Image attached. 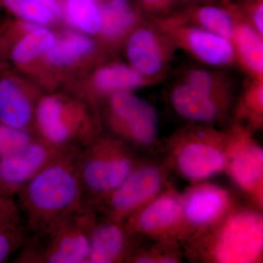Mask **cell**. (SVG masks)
Instances as JSON below:
<instances>
[{"mask_svg":"<svg viewBox=\"0 0 263 263\" xmlns=\"http://www.w3.org/2000/svg\"><path fill=\"white\" fill-rule=\"evenodd\" d=\"M43 2L53 17L59 16L60 15L61 9L57 0H43Z\"/></svg>","mask_w":263,"mask_h":263,"instance_id":"obj_32","label":"cell"},{"mask_svg":"<svg viewBox=\"0 0 263 263\" xmlns=\"http://www.w3.org/2000/svg\"><path fill=\"white\" fill-rule=\"evenodd\" d=\"M176 49L172 41L150 19L140 24L127 37V56L131 67L157 82L167 72Z\"/></svg>","mask_w":263,"mask_h":263,"instance_id":"obj_4","label":"cell"},{"mask_svg":"<svg viewBox=\"0 0 263 263\" xmlns=\"http://www.w3.org/2000/svg\"><path fill=\"white\" fill-rule=\"evenodd\" d=\"M93 223L89 214L80 211L62 221L46 235L49 243L41 252V262H86Z\"/></svg>","mask_w":263,"mask_h":263,"instance_id":"obj_8","label":"cell"},{"mask_svg":"<svg viewBox=\"0 0 263 263\" xmlns=\"http://www.w3.org/2000/svg\"><path fill=\"white\" fill-rule=\"evenodd\" d=\"M231 1L243 18L263 36V0H240L239 3Z\"/></svg>","mask_w":263,"mask_h":263,"instance_id":"obj_29","label":"cell"},{"mask_svg":"<svg viewBox=\"0 0 263 263\" xmlns=\"http://www.w3.org/2000/svg\"><path fill=\"white\" fill-rule=\"evenodd\" d=\"M7 8L33 23L46 24L53 18L43 0H1Z\"/></svg>","mask_w":263,"mask_h":263,"instance_id":"obj_25","label":"cell"},{"mask_svg":"<svg viewBox=\"0 0 263 263\" xmlns=\"http://www.w3.org/2000/svg\"><path fill=\"white\" fill-rule=\"evenodd\" d=\"M162 180V173L153 166L133 169L127 179L108 195L110 212L120 217L136 210L157 195Z\"/></svg>","mask_w":263,"mask_h":263,"instance_id":"obj_9","label":"cell"},{"mask_svg":"<svg viewBox=\"0 0 263 263\" xmlns=\"http://www.w3.org/2000/svg\"><path fill=\"white\" fill-rule=\"evenodd\" d=\"M182 82L219 100L231 101L233 98L234 84L230 77L219 71L190 69L183 75Z\"/></svg>","mask_w":263,"mask_h":263,"instance_id":"obj_21","label":"cell"},{"mask_svg":"<svg viewBox=\"0 0 263 263\" xmlns=\"http://www.w3.org/2000/svg\"><path fill=\"white\" fill-rule=\"evenodd\" d=\"M95 43L89 37L70 33L54 43L47 52V60L53 65L65 66L73 63L94 51Z\"/></svg>","mask_w":263,"mask_h":263,"instance_id":"obj_22","label":"cell"},{"mask_svg":"<svg viewBox=\"0 0 263 263\" xmlns=\"http://www.w3.org/2000/svg\"><path fill=\"white\" fill-rule=\"evenodd\" d=\"M183 206L177 198L162 196L151 202L138 216V226L142 231L155 233L168 229L179 221Z\"/></svg>","mask_w":263,"mask_h":263,"instance_id":"obj_20","label":"cell"},{"mask_svg":"<svg viewBox=\"0 0 263 263\" xmlns=\"http://www.w3.org/2000/svg\"><path fill=\"white\" fill-rule=\"evenodd\" d=\"M141 75L131 66L115 64L105 66L97 71L94 77L95 87L103 93H114L130 91L157 84Z\"/></svg>","mask_w":263,"mask_h":263,"instance_id":"obj_19","label":"cell"},{"mask_svg":"<svg viewBox=\"0 0 263 263\" xmlns=\"http://www.w3.org/2000/svg\"><path fill=\"white\" fill-rule=\"evenodd\" d=\"M187 3L189 5L204 4V3H223L226 0H176Z\"/></svg>","mask_w":263,"mask_h":263,"instance_id":"obj_33","label":"cell"},{"mask_svg":"<svg viewBox=\"0 0 263 263\" xmlns=\"http://www.w3.org/2000/svg\"><path fill=\"white\" fill-rule=\"evenodd\" d=\"M19 222V218L3 217L0 216V228H5L10 224H16Z\"/></svg>","mask_w":263,"mask_h":263,"instance_id":"obj_34","label":"cell"},{"mask_svg":"<svg viewBox=\"0 0 263 263\" xmlns=\"http://www.w3.org/2000/svg\"><path fill=\"white\" fill-rule=\"evenodd\" d=\"M238 147L239 149L235 152L230 162V173L242 188L252 191L262 184V149L256 145L247 144L245 141Z\"/></svg>","mask_w":263,"mask_h":263,"instance_id":"obj_18","label":"cell"},{"mask_svg":"<svg viewBox=\"0 0 263 263\" xmlns=\"http://www.w3.org/2000/svg\"><path fill=\"white\" fill-rule=\"evenodd\" d=\"M79 170L83 190L108 195L127 179L133 163L119 143L100 141L79 153Z\"/></svg>","mask_w":263,"mask_h":263,"instance_id":"obj_3","label":"cell"},{"mask_svg":"<svg viewBox=\"0 0 263 263\" xmlns=\"http://www.w3.org/2000/svg\"><path fill=\"white\" fill-rule=\"evenodd\" d=\"M238 20L231 40L235 50V64H238L250 79L263 80V36L243 18L238 9Z\"/></svg>","mask_w":263,"mask_h":263,"instance_id":"obj_13","label":"cell"},{"mask_svg":"<svg viewBox=\"0 0 263 263\" xmlns=\"http://www.w3.org/2000/svg\"><path fill=\"white\" fill-rule=\"evenodd\" d=\"M100 10V32L110 42H118L124 37H129L132 32L144 22L130 0H107Z\"/></svg>","mask_w":263,"mask_h":263,"instance_id":"obj_14","label":"cell"},{"mask_svg":"<svg viewBox=\"0 0 263 263\" xmlns=\"http://www.w3.org/2000/svg\"><path fill=\"white\" fill-rule=\"evenodd\" d=\"M0 216L18 218V207L11 196L0 193Z\"/></svg>","mask_w":263,"mask_h":263,"instance_id":"obj_31","label":"cell"},{"mask_svg":"<svg viewBox=\"0 0 263 263\" xmlns=\"http://www.w3.org/2000/svg\"><path fill=\"white\" fill-rule=\"evenodd\" d=\"M26 237L25 231L19 222L0 228V263L8 259L24 245Z\"/></svg>","mask_w":263,"mask_h":263,"instance_id":"obj_28","label":"cell"},{"mask_svg":"<svg viewBox=\"0 0 263 263\" xmlns=\"http://www.w3.org/2000/svg\"><path fill=\"white\" fill-rule=\"evenodd\" d=\"M32 141V136L25 129L0 123V158L15 153Z\"/></svg>","mask_w":263,"mask_h":263,"instance_id":"obj_27","label":"cell"},{"mask_svg":"<svg viewBox=\"0 0 263 263\" xmlns=\"http://www.w3.org/2000/svg\"><path fill=\"white\" fill-rule=\"evenodd\" d=\"M125 231L119 224L104 223L92 227L86 262L110 263L119 260L127 245Z\"/></svg>","mask_w":263,"mask_h":263,"instance_id":"obj_15","label":"cell"},{"mask_svg":"<svg viewBox=\"0 0 263 263\" xmlns=\"http://www.w3.org/2000/svg\"><path fill=\"white\" fill-rule=\"evenodd\" d=\"M54 43L53 33L46 29H36L15 45L11 53L12 60L20 65L27 63L47 53Z\"/></svg>","mask_w":263,"mask_h":263,"instance_id":"obj_23","label":"cell"},{"mask_svg":"<svg viewBox=\"0 0 263 263\" xmlns=\"http://www.w3.org/2000/svg\"><path fill=\"white\" fill-rule=\"evenodd\" d=\"M197 130L199 140L183 145L177 157L179 170L186 178L193 180L205 179L220 172L226 164L224 154L205 141L209 130Z\"/></svg>","mask_w":263,"mask_h":263,"instance_id":"obj_10","label":"cell"},{"mask_svg":"<svg viewBox=\"0 0 263 263\" xmlns=\"http://www.w3.org/2000/svg\"><path fill=\"white\" fill-rule=\"evenodd\" d=\"M262 248V217L243 213L226 223L216 242L214 253L219 262H254L260 257Z\"/></svg>","mask_w":263,"mask_h":263,"instance_id":"obj_5","label":"cell"},{"mask_svg":"<svg viewBox=\"0 0 263 263\" xmlns=\"http://www.w3.org/2000/svg\"><path fill=\"white\" fill-rule=\"evenodd\" d=\"M32 117V104L23 90L8 76L0 78V123L23 129Z\"/></svg>","mask_w":263,"mask_h":263,"instance_id":"obj_17","label":"cell"},{"mask_svg":"<svg viewBox=\"0 0 263 263\" xmlns=\"http://www.w3.org/2000/svg\"><path fill=\"white\" fill-rule=\"evenodd\" d=\"M181 20L231 41L234 34L238 11L230 0L223 3L188 5L174 13Z\"/></svg>","mask_w":263,"mask_h":263,"instance_id":"obj_12","label":"cell"},{"mask_svg":"<svg viewBox=\"0 0 263 263\" xmlns=\"http://www.w3.org/2000/svg\"><path fill=\"white\" fill-rule=\"evenodd\" d=\"M171 102L181 117L202 123L219 120L231 103V101L214 98L183 82L174 86L171 92Z\"/></svg>","mask_w":263,"mask_h":263,"instance_id":"obj_11","label":"cell"},{"mask_svg":"<svg viewBox=\"0 0 263 263\" xmlns=\"http://www.w3.org/2000/svg\"><path fill=\"white\" fill-rule=\"evenodd\" d=\"M143 9L151 17L168 14L176 0H139Z\"/></svg>","mask_w":263,"mask_h":263,"instance_id":"obj_30","label":"cell"},{"mask_svg":"<svg viewBox=\"0 0 263 263\" xmlns=\"http://www.w3.org/2000/svg\"><path fill=\"white\" fill-rule=\"evenodd\" d=\"M263 113V80L250 79L243 91L240 115L260 124Z\"/></svg>","mask_w":263,"mask_h":263,"instance_id":"obj_26","label":"cell"},{"mask_svg":"<svg viewBox=\"0 0 263 263\" xmlns=\"http://www.w3.org/2000/svg\"><path fill=\"white\" fill-rule=\"evenodd\" d=\"M228 198L226 192L214 186H204L190 194L183 212L192 223L209 224L226 211Z\"/></svg>","mask_w":263,"mask_h":263,"instance_id":"obj_16","label":"cell"},{"mask_svg":"<svg viewBox=\"0 0 263 263\" xmlns=\"http://www.w3.org/2000/svg\"><path fill=\"white\" fill-rule=\"evenodd\" d=\"M110 121L120 134L142 145L155 141L158 117L155 108L130 91H119L109 101Z\"/></svg>","mask_w":263,"mask_h":263,"instance_id":"obj_6","label":"cell"},{"mask_svg":"<svg viewBox=\"0 0 263 263\" xmlns=\"http://www.w3.org/2000/svg\"><path fill=\"white\" fill-rule=\"evenodd\" d=\"M156 27L181 49L204 65L227 67L235 64L231 41L180 19L175 13L151 17Z\"/></svg>","mask_w":263,"mask_h":263,"instance_id":"obj_2","label":"cell"},{"mask_svg":"<svg viewBox=\"0 0 263 263\" xmlns=\"http://www.w3.org/2000/svg\"><path fill=\"white\" fill-rule=\"evenodd\" d=\"M79 153L66 151L19 191L29 226L41 234L79 212L83 196Z\"/></svg>","mask_w":263,"mask_h":263,"instance_id":"obj_1","label":"cell"},{"mask_svg":"<svg viewBox=\"0 0 263 263\" xmlns=\"http://www.w3.org/2000/svg\"><path fill=\"white\" fill-rule=\"evenodd\" d=\"M68 151V150H67ZM66 151L32 141L15 153L0 158V193L11 196Z\"/></svg>","mask_w":263,"mask_h":263,"instance_id":"obj_7","label":"cell"},{"mask_svg":"<svg viewBox=\"0 0 263 263\" xmlns=\"http://www.w3.org/2000/svg\"><path fill=\"white\" fill-rule=\"evenodd\" d=\"M67 12L72 23L89 34L100 32L101 10L95 0H68Z\"/></svg>","mask_w":263,"mask_h":263,"instance_id":"obj_24","label":"cell"}]
</instances>
